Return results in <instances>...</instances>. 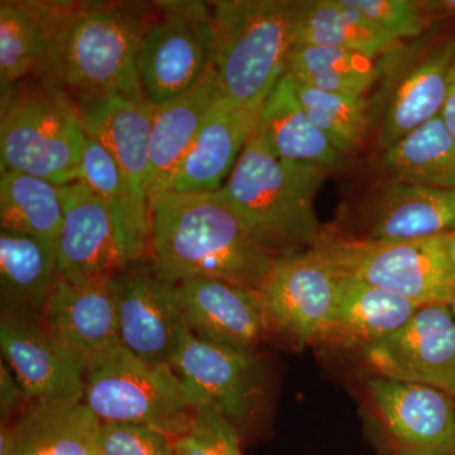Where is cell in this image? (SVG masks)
<instances>
[{"mask_svg": "<svg viewBox=\"0 0 455 455\" xmlns=\"http://www.w3.org/2000/svg\"><path fill=\"white\" fill-rule=\"evenodd\" d=\"M149 228L152 267L175 284L212 278L257 290L277 259L220 190L152 197Z\"/></svg>", "mask_w": 455, "mask_h": 455, "instance_id": "6da1fadb", "label": "cell"}, {"mask_svg": "<svg viewBox=\"0 0 455 455\" xmlns=\"http://www.w3.org/2000/svg\"><path fill=\"white\" fill-rule=\"evenodd\" d=\"M53 7L52 37L38 77L70 97L145 98L137 57L149 7L116 2H53Z\"/></svg>", "mask_w": 455, "mask_h": 455, "instance_id": "7a4b0ae2", "label": "cell"}, {"mask_svg": "<svg viewBox=\"0 0 455 455\" xmlns=\"http://www.w3.org/2000/svg\"><path fill=\"white\" fill-rule=\"evenodd\" d=\"M331 173L278 160L256 130L220 191L254 238L280 259L313 250L319 241L314 200Z\"/></svg>", "mask_w": 455, "mask_h": 455, "instance_id": "3957f363", "label": "cell"}, {"mask_svg": "<svg viewBox=\"0 0 455 455\" xmlns=\"http://www.w3.org/2000/svg\"><path fill=\"white\" fill-rule=\"evenodd\" d=\"M299 0L209 2L214 29V68L224 97L260 116L286 73L296 41Z\"/></svg>", "mask_w": 455, "mask_h": 455, "instance_id": "277c9868", "label": "cell"}, {"mask_svg": "<svg viewBox=\"0 0 455 455\" xmlns=\"http://www.w3.org/2000/svg\"><path fill=\"white\" fill-rule=\"evenodd\" d=\"M84 142L73 98L56 83L38 77L2 92V171H20L59 187L73 184L80 180Z\"/></svg>", "mask_w": 455, "mask_h": 455, "instance_id": "5b68a950", "label": "cell"}, {"mask_svg": "<svg viewBox=\"0 0 455 455\" xmlns=\"http://www.w3.org/2000/svg\"><path fill=\"white\" fill-rule=\"evenodd\" d=\"M338 276L415 302L449 304L455 277L448 235L409 242L359 241L324 229L313 248Z\"/></svg>", "mask_w": 455, "mask_h": 455, "instance_id": "8992f818", "label": "cell"}, {"mask_svg": "<svg viewBox=\"0 0 455 455\" xmlns=\"http://www.w3.org/2000/svg\"><path fill=\"white\" fill-rule=\"evenodd\" d=\"M377 62L376 92L368 103L379 155L442 113L455 65V36L400 42Z\"/></svg>", "mask_w": 455, "mask_h": 455, "instance_id": "52a82bcc", "label": "cell"}, {"mask_svg": "<svg viewBox=\"0 0 455 455\" xmlns=\"http://www.w3.org/2000/svg\"><path fill=\"white\" fill-rule=\"evenodd\" d=\"M64 224L56 242L59 277L104 280L140 263L151 228L95 196L82 181L61 187Z\"/></svg>", "mask_w": 455, "mask_h": 455, "instance_id": "ba28073f", "label": "cell"}, {"mask_svg": "<svg viewBox=\"0 0 455 455\" xmlns=\"http://www.w3.org/2000/svg\"><path fill=\"white\" fill-rule=\"evenodd\" d=\"M84 403L101 424L140 425L181 438L196 409L167 364L149 363L124 347L86 376Z\"/></svg>", "mask_w": 455, "mask_h": 455, "instance_id": "9c48e42d", "label": "cell"}, {"mask_svg": "<svg viewBox=\"0 0 455 455\" xmlns=\"http://www.w3.org/2000/svg\"><path fill=\"white\" fill-rule=\"evenodd\" d=\"M140 40V88L158 107L193 88L214 65V29L209 3L157 2Z\"/></svg>", "mask_w": 455, "mask_h": 455, "instance_id": "30bf717a", "label": "cell"}, {"mask_svg": "<svg viewBox=\"0 0 455 455\" xmlns=\"http://www.w3.org/2000/svg\"><path fill=\"white\" fill-rule=\"evenodd\" d=\"M196 410H211L236 430L259 411L263 373L256 353L218 346L185 331L171 364Z\"/></svg>", "mask_w": 455, "mask_h": 455, "instance_id": "8fae6325", "label": "cell"}, {"mask_svg": "<svg viewBox=\"0 0 455 455\" xmlns=\"http://www.w3.org/2000/svg\"><path fill=\"white\" fill-rule=\"evenodd\" d=\"M341 235L359 241L409 242L455 229V190L379 178L347 209Z\"/></svg>", "mask_w": 455, "mask_h": 455, "instance_id": "7c38bea8", "label": "cell"}, {"mask_svg": "<svg viewBox=\"0 0 455 455\" xmlns=\"http://www.w3.org/2000/svg\"><path fill=\"white\" fill-rule=\"evenodd\" d=\"M359 353L379 377L430 386L455 400V319L449 304L423 305L403 328Z\"/></svg>", "mask_w": 455, "mask_h": 455, "instance_id": "4fadbf2b", "label": "cell"}, {"mask_svg": "<svg viewBox=\"0 0 455 455\" xmlns=\"http://www.w3.org/2000/svg\"><path fill=\"white\" fill-rule=\"evenodd\" d=\"M339 277L315 251L280 257L257 291L272 325L295 343H319L333 315Z\"/></svg>", "mask_w": 455, "mask_h": 455, "instance_id": "5bb4252c", "label": "cell"}, {"mask_svg": "<svg viewBox=\"0 0 455 455\" xmlns=\"http://www.w3.org/2000/svg\"><path fill=\"white\" fill-rule=\"evenodd\" d=\"M122 346L156 364H172L188 329L176 284L158 276L152 265H136L109 277Z\"/></svg>", "mask_w": 455, "mask_h": 455, "instance_id": "9a60e30c", "label": "cell"}, {"mask_svg": "<svg viewBox=\"0 0 455 455\" xmlns=\"http://www.w3.org/2000/svg\"><path fill=\"white\" fill-rule=\"evenodd\" d=\"M0 347L29 403H84L86 377L32 311L2 307Z\"/></svg>", "mask_w": 455, "mask_h": 455, "instance_id": "2e32d148", "label": "cell"}, {"mask_svg": "<svg viewBox=\"0 0 455 455\" xmlns=\"http://www.w3.org/2000/svg\"><path fill=\"white\" fill-rule=\"evenodd\" d=\"M41 317L85 377L123 347L109 277L89 283L57 278Z\"/></svg>", "mask_w": 455, "mask_h": 455, "instance_id": "e0dca14e", "label": "cell"}, {"mask_svg": "<svg viewBox=\"0 0 455 455\" xmlns=\"http://www.w3.org/2000/svg\"><path fill=\"white\" fill-rule=\"evenodd\" d=\"M367 394L392 455H454L455 400L430 386L374 377Z\"/></svg>", "mask_w": 455, "mask_h": 455, "instance_id": "ac0fdd59", "label": "cell"}, {"mask_svg": "<svg viewBox=\"0 0 455 455\" xmlns=\"http://www.w3.org/2000/svg\"><path fill=\"white\" fill-rule=\"evenodd\" d=\"M188 329L218 346L256 353L272 331L259 293L251 287L194 278L176 283Z\"/></svg>", "mask_w": 455, "mask_h": 455, "instance_id": "d6986e66", "label": "cell"}, {"mask_svg": "<svg viewBox=\"0 0 455 455\" xmlns=\"http://www.w3.org/2000/svg\"><path fill=\"white\" fill-rule=\"evenodd\" d=\"M73 98L84 131L119 164L134 202L149 212V145L156 107L146 98L122 94Z\"/></svg>", "mask_w": 455, "mask_h": 455, "instance_id": "ffe728a7", "label": "cell"}, {"mask_svg": "<svg viewBox=\"0 0 455 455\" xmlns=\"http://www.w3.org/2000/svg\"><path fill=\"white\" fill-rule=\"evenodd\" d=\"M259 116L221 95L204 121L196 142L179 164L164 193L220 191L235 169Z\"/></svg>", "mask_w": 455, "mask_h": 455, "instance_id": "44dd1931", "label": "cell"}, {"mask_svg": "<svg viewBox=\"0 0 455 455\" xmlns=\"http://www.w3.org/2000/svg\"><path fill=\"white\" fill-rule=\"evenodd\" d=\"M100 427L84 403H29L16 423L2 424L0 455H99Z\"/></svg>", "mask_w": 455, "mask_h": 455, "instance_id": "7402d4cb", "label": "cell"}, {"mask_svg": "<svg viewBox=\"0 0 455 455\" xmlns=\"http://www.w3.org/2000/svg\"><path fill=\"white\" fill-rule=\"evenodd\" d=\"M223 95L214 68L190 90L156 107L149 145L148 200L160 196Z\"/></svg>", "mask_w": 455, "mask_h": 455, "instance_id": "603a6c76", "label": "cell"}, {"mask_svg": "<svg viewBox=\"0 0 455 455\" xmlns=\"http://www.w3.org/2000/svg\"><path fill=\"white\" fill-rule=\"evenodd\" d=\"M338 277L333 315L319 344L361 350L403 328L420 307L361 281Z\"/></svg>", "mask_w": 455, "mask_h": 455, "instance_id": "cb8c5ba5", "label": "cell"}, {"mask_svg": "<svg viewBox=\"0 0 455 455\" xmlns=\"http://www.w3.org/2000/svg\"><path fill=\"white\" fill-rule=\"evenodd\" d=\"M257 132L278 160L307 164L334 172L347 157L309 118L286 75L275 86L260 110Z\"/></svg>", "mask_w": 455, "mask_h": 455, "instance_id": "d4e9b609", "label": "cell"}, {"mask_svg": "<svg viewBox=\"0 0 455 455\" xmlns=\"http://www.w3.org/2000/svg\"><path fill=\"white\" fill-rule=\"evenodd\" d=\"M379 178L455 190V139L442 114L377 155Z\"/></svg>", "mask_w": 455, "mask_h": 455, "instance_id": "484cf974", "label": "cell"}, {"mask_svg": "<svg viewBox=\"0 0 455 455\" xmlns=\"http://www.w3.org/2000/svg\"><path fill=\"white\" fill-rule=\"evenodd\" d=\"M57 278L55 241L0 230L2 307L41 316Z\"/></svg>", "mask_w": 455, "mask_h": 455, "instance_id": "4316f807", "label": "cell"}, {"mask_svg": "<svg viewBox=\"0 0 455 455\" xmlns=\"http://www.w3.org/2000/svg\"><path fill=\"white\" fill-rule=\"evenodd\" d=\"M53 2H0V83L2 92L37 75L52 37Z\"/></svg>", "mask_w": 455, "mask_h": 455, "instance_id": "83f0119b", "label": "cell"}, {"mask_svg": "<svg viewBox=\"0 0 455 455\" xmlns=\"http://www.w3.org/2000/svg\"><path fill=\"white\" fill-rule=\"evenodd\" d=\"M400 42L347 0L302 2L295 44L338 47L377 60Z\"/></svg>", "mask_w": 455, "mask_h": 455, "instance_id": "f1b7e54d", "label": "cell"}, {"mask_svg": "<svg viewBox=\"0 0 455 455\" xmlns=\"http://www.w3.org/2000/svg\"><path fill=\"white\" fill-rule=\"evenodd\" d=\"M64 214L61 187L20 171H2V230L57 242Z\"/></svg>", "mask_w": 455, "mask_h": 455, "instance_id": "f546056e", "label": "cell"}, {"mask_svg": "<svg viewBox=\"0 0 455 455\" xmlns=\"http://www.w3.org/2000/svg\"><path fill=\"white\" fill-rule=\"evenodd\" d=\"M377 60L338 47L295 44L284 75L311 88L367 98L379 79Z\"/></svg>", "mask_w": 455, "mask_h": 455, "instance_id": "4dcf8cb0", "label": "cell"}, {"mask_svg": "<svg viewBox=\"0 0 455 455\" xmlns=\"http://www.w3.org/2000/svg\"><path fill=\"white\" fill-rule=\"evenodd\" d=\"M287 79L311 121L341 155L350 157L363 148L372 131L368 98L324 92Z\"/></svg>", "mask_w": 455, "mask_h": 455, "instance_id": "1f68e13d", "label": "cell"}, {"mask_svg": "<svg viewBox=\"0 0 455 455\" xmlns=\"http://www.w3.org/2000/svg\"><path fill=\"white\" fill-rule=\"evenodd\" d=\"M98 197L149 226V212L136 202L124 172L106 147L85 133L80 180Z\"/></svg>", "mask_w": 455, "mask_h": 455, "instance_id": "d6a6232c", "label": "cell"}, {"mask_svg": "<svg viewBox=\"0 0 455 455\" xmlns=\"http://www.w3.org/2000/svg\"><path fill=\"white\" fill-rule=\"evenodd\" d=\"M350 7L392 37L418 38L430 28L434 16L425 2L412 0H347Z\"/></svg>", "mask_w": 455, "mask_h": 455, "instance_id": "836d02e7", "label": "cell"}, {"mask_svg": "<svg viewBox=\"0 0 455 455\" xmlns=\"http://www.w3.org/2000/svg\"><path fill=\"white\" fill-rule=\"evenodd\" d=\"M176 455H243L238 430L211 410H196L190 429L173 440Z\"/></svg>", "mask_w": 455, "mask_h": 455, "instance_id": "e575fe53", "label": "cell"}, {"mask_svg": "<svg viewBox=\"0 0 455 455\" xmlns=\"http://www.w3.org/2000/svg\"><path fill=\"white\" fill-rule=\"evenodd\" d=\"M99 455H175L173 440L140 425L101 424Z\"/></svg>", "mask_w": 455, "mask_h": 455, "instance_id": "d590c367", "label": "cell"}, {"mask_svg": "<svg viewBox=\"0 0 455 455\" xmlns=\"http://www.w3.org/2000/svg\"><path fill=\"white\" fill-rule=\"evenodd\" d=\"M27 400L22 386L18 382L11 367L2 361L0 363V415L2 424H8L9 418Z\"/></svg>", "mask_w": 455, "mask_h": 455, "instance_id": "8d00e7d4", "label": "cell"}, {"mask_svg": "<svg viewBox=\"0 0 455 455\" xmlns=\"http://www.w3.org/2000/svg\"><path fill=\"white\" fill-rule=\"evenodd\" d=\"M440 114H442L443 121L447 124L449 132L453 134L455 139V65L451 84H449L447 100H445L444 107H443Z\"/></svg>", "mask_w": 455, "mask_h": 455, "instance_id": "74e56055", "label": "cell"}, {"mask_svg": "<svg viewBox=\"0 0 455 455\" xmlns=\"http://www.w3.org/2000/svg\"><path fill=\"white\" fill-rule=\"evenodd\" d=\"M425 3L434 16L455 18V0H429Z\"/></svg>", "mask_w": 455, "mask_h": 455, "instance_id": "f35d334b", "label": "cell"}, {"mask_svg": "<svg viewBox=\"0 0 455 455\" xmlns=\"http://www.w3.org/2000/svg\"><path fill=\"white\" fill-rule=\"evenodd\" d=\"M449 253H451V265H453L455 277V229L453 232L448 233Z\"/></svg>", "mask_w": 455, "mask_h": 455, "instance_id": "ab89813d", "label": "cell"}, {"mask_svg": "<svg viewBox=\"0 0 455 455\" xmlns=\"http://www.w3.org/2000/svg\"><path fill=\"white\" fill-rule=\"evenodd\" d=\"M449 307H451V314H453L455 319V287L453 293H451V300H449Z\"/></svg>", "mask_w": 455, "mask_h": 455, "instance_id": "60d3db41", "label": "cell"}, {"mask_svg": "<svg viewBox=\"0 0 455 455\" xmlns=\"http://www.w3.org/2000/svg\"><path fill=\"white\" fill-rule=\"evenodd\" d=\"M454 455H455V451H454Z\"/></svg>", "mask_w": 455, "mask_h": 455, "instance_id": "b9f144b4", "label": "cell"}, {"mask_svg": "<svg viewBox=\"0 0 455 455\" xmlns=\"http://www.w3.org/2000/svg\"><path fill=\"white\" fill-rule=\"evenodd\" d=\"M392 455V454H391Z\"/></svg>", "mask_w": 455, "mask_h": 455, "instance_id": "7bdbcfd3", "label": "cell"}, {"mask_svg": "<svg viewBox=\"0 0 455 455\" xmlns=\"http://www.w3.org/2000/svg\"><path fill=\"white\" fill-rule=\"evenodd\" d=\"M176 455V454H175Z\"/></svg>", "mask_w": 455, "mask_h": 455, "instance_id": "ee69618b", "label": "cell"}]
</instances>
